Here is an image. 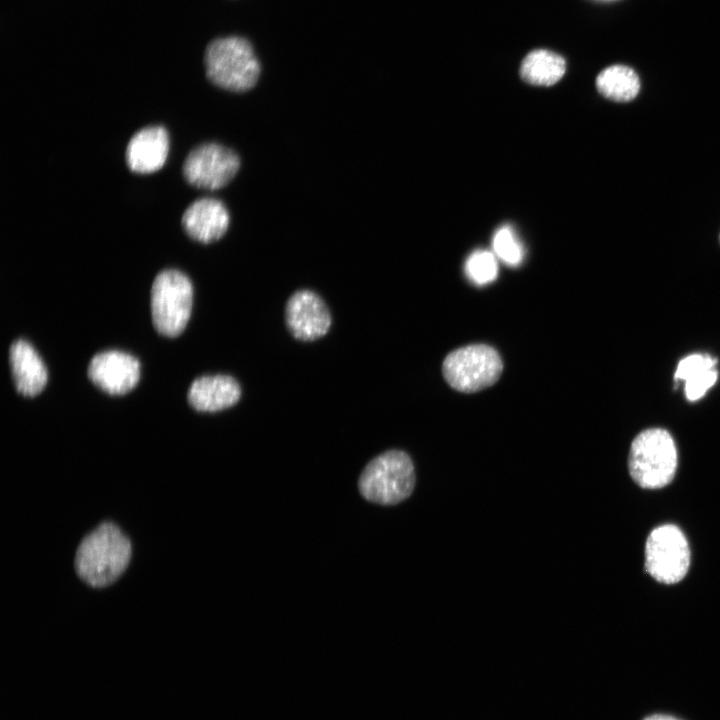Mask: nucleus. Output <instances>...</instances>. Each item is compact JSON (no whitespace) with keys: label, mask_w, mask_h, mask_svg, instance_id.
I'll return each mask as SVG.
<instances>
[{"label":"nucleus","mask_w":720,"mask_h":720,"mask_svg":"<svg viewBox=\"0 0 720 720\" xmlns=\"http://www.w3.org/2000/svg\"><path fill=\"white\" fill-rule=\"evenodd\" d=\"M131 553V543L120 528L104 522L81 541L75 556V570L86 584L105 587L122 575Z\"/></svg>","instance_id":"f257e3e1"},{"label":"nucleus","mask_w":720,"mask_h":720,"mask_svg":"<svg viewBox=\"0 0 720 720\" xmlns=\"http://www.w3.org/2000/svg\"><path fill=\"white\" fill-rule=\"evenodd\" d=\"M677 449L671 434L663 428H648L632 441L628 456L631 478L642 488L657 489L674 478Z\"/></svg>","instance_id":"f03ea898"},{"label":"nucleus","mask_w":720,"mask_h":720,"mask_svg":"<svg viewBox=\"0 0 720 720\" xmlns=\"http://www.w3.org/2000/svg\"><path fill=\"white\" fill-rule=\"evenodd\" d=\"M206 76L216 86L235 92L251 89L260 75V65L251 44L229 36L211 41L204 54Z\"/></svg>","instance_id":"7ed1b4c3"},{"label":"nucleus","mask_w":720,"mask_h":720,"mask_svg":"<svg viewBox=\"0 0 720 720\" xmlns=\"http://www.w3.org/2000/svg\"><path fill=\"white\" fill-rule=\"evenodd\" d=\"M359 491L373 503L395 505L408 498L415 486V469L410 456L398 449L373 458L359 477Z\"/></svg>","instance_id":"20e7f679"},{"label":"nucleus","mask_w":720,"mask_h":720,"mask_svg":"<svg viewBox=\"0 0 720 720\" xmlns=\"http://www.w3.org/2000/svg\"><path fill=\"white\" fill-rule=\"evenodd\" d=\"M503 372L498 351L484 343L469 344L450 352L442 374L448 385L462 393H475L495 384Z\"/></svg>","instance_id":"39448f33"},{"label":"nucleus","mask_w":720,"mask_h":720,"mask_svg":"<svg viewBox=\"0 0 720 720\" xmlns=\"http://www.w3.org/2000/svg\"><path fill=\"white\" fill-rule=\"evenodd\" d=\"M193 287L189 278L175 269L157 274L151 287V315L155 329L176 337L183 332L191 315Z\"/></svg>","instance_id":"423d86ee"},{"label":"nucleus","mask_w":720,"mask_h":720,"mask_svg":"<svg viewBox=\"0 0 720 720\" xmlns=\"http://www.w3.org/2000/svg\"><path fill=\"white\" fill-rule=\"evenodd\" d=\"M690 565L688 541L680 528L664 524L653 529L645 545L646 571L658 582L675 584Z\"/></svg>","instance_id":"0eeeda50"},{"label":"nucleus","mask_w":720,"mask_h":720,"mask_svg":"<svg viewBox=\"0 0 720 720\" xmlns=\"http://www.w3.org/2000/svg\"><path fill=\"white\" fill-rule=\"evenodd\" d=\"M239 167V157L233 150L219 143H203L187 155L183 175L195 187L215 190L226 186Z\"/></svg>","instance_id":"6e6552de"},{"label":"nucleus","mask_w":720,"mask_h":720,"mask_svg":"<svg viewBox=\"0 0 720 720\" xmlns=\"http://www.w3.org/2000/svg\"><path fill=\"white\" fill-rule=\"evenodd\" d=\"M285 322L291 335L300 341L317 340L329 331L332 318L324 300L314 291L294 292L285 306Z\"/></svg>","instance_id":"1a4fd4ad"},{"label":"nucleus","mask_w":720,"mask_h":720,"mask_svg":"<svg viewBox=\"0 0 720 720\" xmlns=\"http://www.w3.org/2000/svg\"><path fill=\"white\" fill-rule=\"evenodd\" d=\"M89 379L111 395L131 391L140 378V363L132 355L116 350L96 354L88 365Z\"/></svg>","instance_id":"9d476101"},{"label":"nucleus","mask_w":720,"mask_h":720,"mask_svg":"<svg viewBox=\"0 0 720 720\" xmlns=\"http://www.w3.org/2000/svg\"><path fill=\"white\" fill-rule=\"evenodd\" d=\"M186 234L201 243L219 240L229 226V213L218 199L200 198L190 204L182 216Z\"/></svg>","instance_id":"9b49d317"},{"label":"nucleus","mask_w":720,"mask_h":720,"mask_svg":"<svg viewBox=\"0 0 720 720\" xmlns=\"http://www.w3.org/2000/svg\"><path fill=\"white\" fill-rule=\"evenodd\" d=\"M168 150L169 137L163 126L144 127L130 139L126 149V162L133 172L151 173L164 165Z\"/></svg>","instance_id":"f8f14e48"},{"label":"nucleus","mask_w":720,"mask_h":720,"mask_svg":"<svg viewBox=\"0 0 720 720\" xmlns=\"http://www.w3.org/2000/svg\"><path fill=\"white\" fill-rule=\"evenodd\" d=\"M241 397L238 381L229 375H205L188 390V402L197 411L217 412L234 406Z\"/></svg>","instance_id":"ddd939ff"},{"label":"nucleus","mask_w":720,"mask_h":720,"mask_svg":"<svg viewBox=\"0 0 720 720\" xmlns=\"http://www.w3.org/2000/svg\"><path fill=\"white\" fill-rule=\"evenodd\" d=\"M9 362L16 390L27 397L39 394L47 383L46 367L36 350L25 340L13 342Z\"/></svg>","instance_id":"4468645a"},{"label":"nucleus","mask_w":720,"mask_h":720,"mask_svg":"<svg viewBox=\"0 0 720 720\" xmlns=\"http://www.w3.org/2000/svg\"><path fill=\"white\" fill-rule=\"evenodd\" d=\"M717 359L709 354L695 353L681 359L674 380L685 381L686 399L694 402L702 398L717 381Z\"/></svg>","instance_id":"2eb2a0df"},{"label":"nucleus","mask_w":720,"mask_h":720,"mask_svg":"<svg viewBox=\"0 0 720 720\" xmlns=\"http://www.w3.org/2000/svg\"><path fill=\"white\" fill-rule=\"evenodd\" d=\"M566 71L565 59L559 54L536 49L528 53L520 67L524 81L537 86H551L558 82Z\"/></svg>","instance_id":"dca6fc26"},{"label":"nucleus","mask_w":720,"mask_h":720,"mask_svg":"<svg viewBox=\"0 0 720 720\" xmlns=\"http://www.w3.org/2000/svg\"><path fill=\"white\" fill-rule=\"evenodd\" d=\"M640 79L629 66L611 65L602 70L596 78V88L605 98L614 102H630L640 91Z\"/></svg>","instance_id":"f3484780"},{"label":"nucleus","mask_w":720,"mask_h":720,"mask_svg":"<svg viewBox=\"0 0 720 720\" xmlns=\"http://www.w3.org/2000/svg\"><path fill=\"white\" fill-rule=\"evenodd\" d=\"M465 272L468 278L477 285H485L496 279L498 265L493 253L478 250L466 261Z\"/></svg>","instance_id":"a211bd4d"},{"label":"nucleus","mask_w":720,"mask_h":720,"mask_svg":"<svg viewBox=\"0 0 720 720\" xmlns=\"http://www.w3.org/2000/svg\"><path fill=\"white\" fill-rule=\"evenodd\" d=\"M495 254L506 264L516 266L523 258V248L509 226L499 228L493 237Z\"/></svg>","instance_id":"6ab92c4d"},{"label":"nucleus","mask_w":720,"mask_h":720,"mask_svg":"<svg viewBox=\"0 0 720 720\" xmlns=\"http://www.w3.org/2000/svg\"><path fill=\"white\" fill-rule=\"evenodd\" d=\"M644 720H679V719H677L673 716H669V715L655 714V715L645 718Z\"/></svg>","instance_id":"aec40b11"},{"label":"nucleus","mask_w":720,"mask_h":720,"mask_svg":"<svg viewBox=\"0 0 720 720\" xmlns=\"http://www.w3.org/2000/svg\"><path fill=\"white\" fill-rule=\"evenodd\" d=\"M599 1H612V0H599Z\"/></svg>","instance_id":"412c9836"},{"label":"nucleus","mask_w":720,"mask_h":720,"mask_svg":"<svg viewBox=\"0 0 720 720\" xmlns=\"http://www.w3.org/2000/svg\"><path fill=\"white\" fill-rule=\"evenodd\" d=\"M719 242H720V235H719Z\"/></svg>","instance_id":"4be33fe9"}]
</instances>
